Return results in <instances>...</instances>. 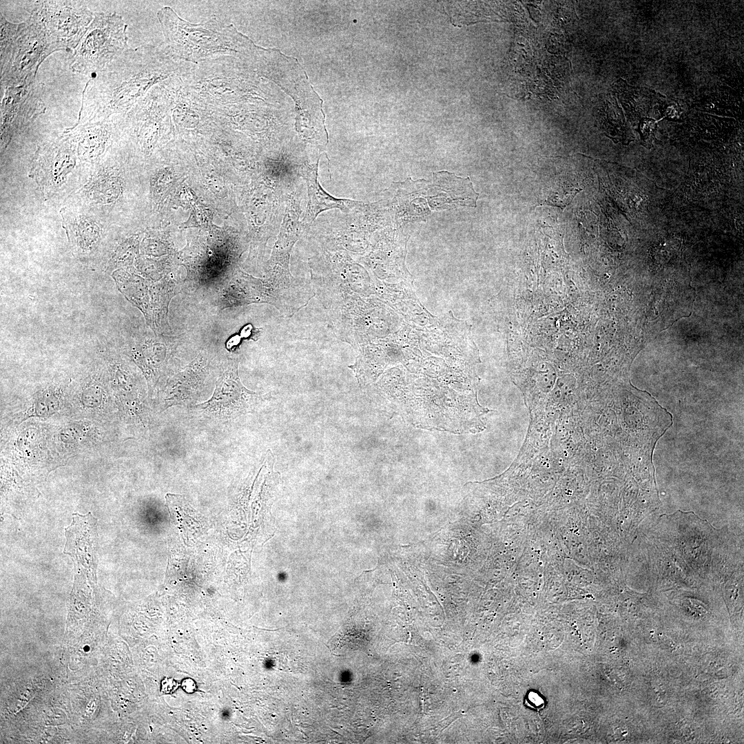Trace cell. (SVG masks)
I'll return each instance as SVG.
<instances>
[{"instance_id": "obj_1", "label": "cell", "mask_w": 744, "mask_h": 744, "mask_svg": "<svg viewBox=\"0 0 744 744\" xmlns=\"http://www.w3.org/2000/svg\"><path fill=\"white\" fill-rule=\"evenodd\" d=\"M191 65L174 59L167 48H127L86 83L79 123L125 114L152 87L185 74Z\"/></svg>"}, {"instance_id": "obj_2", "label": "cell", "mask_w": 744, "mask_h": 744, "mask_svg": "<svg viewBox=\"0 0 744 744\" xmlns=\"http://www.w3.org/2000/svg\"><path fill=\"white\" fill-rule=\"evenodd\" d=\"M167 50L176 60L198 64L210 58L240 54L247 37L233 25H225L216 19L194 24L179 17L170 7L157 12Z\"/></svg>"}, {"instance_id": "obj_3", "label": "cell", "mask_w": 744, "mask_h": 744, "mask_svg": "<svg viewBox=\"0 0 744 744\" xmlns=\"http://www.w3.org/2000/svg\"><path fill=\"white\" fill-rule=\"evenodd\" d=\"M59 50L37 17L30 14L20 23L14 42L0 57L1 85L7 88L34 83L41 63Z\"/></svg>"}, {"instance_id": "obj_4", "label": "cell", "mask_w": 744, "mask_h": 744, "mask_svg": "<svg viewBox=\"0 0 744 744\" xmlns=\"http://www.w3.org/2000/svg\"><path fill=\"white\" fill-rule=\"evenodd\" d=\"M127 24L116 13H96L74 49L71 70L94 74L121 55L127 48Z\"/></svg>"}, {"instance_id": "obj_5", "label": "cell", "mask_w": 744, "mask_h": 744, "mask_svg": "<svg viewBox=\"0 0 744 744\" xmlns=\"http://www.w3.org/2000/svg\"><path fill=\"white\" fill-rule=\"evenodd\" d=\"M116 287L125 298L138 308L146 324L154 333L170 335L169 304L178 287L172 277L154 281L130 269H119L112 274Z\"/></svg>"}, {"instance_id": "obj_6", "label": "cell", "mask_w": 744, "mask_h": 744, "mask_svg": "<svg viewBox=\"0 0 744 744\" xmlns=\"http://www.w3.org/2000/svg\"><path fill=\"white\" fill-rule=\"evenodd\" d=\"M50 38L61 50L75 49L94 14L79 1H40L31 6Z\"/></svg>"}, {"instance_id": "obj_7", "label": "cell", "mask_w": 744, "mask_h": 744, "mask_svg": "<svg viewBox=\"0 0 744 744\" xmlns=\"http://www.w3.org/2000/svg\"><path fill=\"white\" fill-rule=\"evenodd\" d=\"M125 342L124 353L142 369L148 384L155 386L166 376L169 364L184 339L180 335L156 334L147 326L133 332Z\"/></svg>"}, {"instance_id": "obj_8", "label": "cell", "mask_w": 744, "mask_h": 744, "mask_svg": "<svg viewBox=\"0 0 744 744\" xmlns=\"http://www.w3.org/2000/svg\"><path fill=\"white\" fill-rule=\"evenodd\" d=\"M43 94V84L36 81L6 88L1 103V147L44 112Z\"/></svg>"}, {"instance_id": "obj_9", "label": "cell", "mask_w": 744, "mask_h": 744, "mask_svg": "<svg viewBox=\"0 0 744 744\" xmlns=\"http://www.w3.org/2000/svg\"><path fill=\"white\" fill-rule=\"evenodd\" d=\"M238 364V360H230L225 364L211 397L198 408L214 416L230 417L251 411L259 402L260 396L240 382Z\"/></svg>"}, {"instance_id": "obj_10", "label": "cell", "mask_w": 744, "mask_h": 744, "mask_svg": "<svg viewBox=\"0 0 744 744\" xmlns=\"http://www.w3.org/2000/svg\"><path fill=\"white\" fill-rule=\"evenodd\" d=\"M285 291L269 280L256 278L238 270L215 294L219 310L251 303H269L282 311Z\"/></svg>"}, {"instance_id": "obj_11", "label": "cell", "mask_w": 744, "mask_h": 744, "mask_svg": "<svg viewBox=\"0 0 744 744\" xmlns=\"http://www.w3.org/2000/svg\"><path fill=\"white\" fill-rule=\"evenodd\" d=\"M319 157L301 164L298 169L299 174L304 180L308 192V203L302 219L306 229H309L316 217L322 212L339 209L343 213H349L359 202L337 198L328 194L318 181Z\"/></svg>"}, {"instance_id": "obj_12", "label": "cell", "mask_w": 744, "mask_h": 744, "mask_svg": "<svg viewBox=\"0 0 744 744\" xmlns=\"http://www.w3.org/2000/svg\"><path fill=\"white\" fill-rule=\"evenodd\" d=\"M116 116L95 121L78 124L66 134L77 148L79 156L83 160L95 159L107 149L112 127Z\"/></svg>"}, {"instance_id": "obj_13", "label": "cell", "mask_w": 744, "mask_h": 744, "mask_svg": "<svg viewBox=\"0 0 744 744\" xmlns=\"http://www.w3.org/2000/svg\"><path fill=\"white\" fill-rule=\"evenodd\" d=\"M209 365L207 353L203 351L183 370L172 376L165 386L168 400L180 402L196 394L208 374Z\"/></svg>"}, {"instance_id": "obj_14", "label": "cell", "mask_w": 744, "mask_h": 744, "mask_svg": "<svg viewBox=\"0 0 744 744\" xmlns=\"http://www.w3.org/2000/svg\"><path fill=\"white\" fill-rule=\"evenodd\" d=\"M65 223L69 242L76 256L90 260L99 254L103 245V234L96 223L84 217L70 218Z\"/></svg>"}, {"instance_id": "obj_15", "label": "cell", "mask_w": 744, "mask_h": 744, "mask_svg": "<svg viewBox=\"0 0 744 744\" xmlns=\"http://www.w3.org/2000/svg\"><path fill=\"white\" fill-rule=\"evenodd\" d=\"M617 83L618 95L628 119L638 124L656 103L657 92L644 87L630 85L623 79H619Z\"/></svg>"}, {"instance_id": "obj_16", "label": "cell", "mask_w": 744, "mask_h": 744, "mask_svg": "<svg viewBox=\"0 0 744 744\" xmlns=\"http://www.w3.org/2000/svg\"><path fill=\"white\" fill-rule=\"evenodd\" d=\"M656 103L661 119L670 121L682 122L688 115V105L683 99L657 94Z\"/></svg>"}, {"instance_id": "obj_17", "label": "cell", "mask_w": 744, "mask_h": 744, "mask_svg": "<svg viewBox=\"0 0 744 744\" xmlns=\"http://www.w3.org/2000/svg\"><path fill=\"white\" fill-rule=\"evenodd\" d=\"M659 121L652 118L643 117L637 124L636 130L640 134L641 143L648 149H650L652 147Z\"/></svg>"}, {"instance_id": "obj_18", "label": "cell", "mask_w": 744, "mask_h": 744, "mask_svg": "<svg viewBox=\"0 0 744 744\" xmlns=\"http://www.w3.org/2000/svg\"><path fill=\"white\" fill-rule=\"evenodd\" d=\"M526 704L539 711L544 707V701L537 692H530L526 699Z\"/></svg>"}, {"instance_id": "obj_19", "label": "cell", "mask_w": 744, "mask_h": 744, "mask_svg": "<svg viewBox=\"0 0 744 744\" xmlns=\"http://www.w3.org/2000/svg\"><path fill=\"white\" fill-rule=\"evenodd\" d=\"M178 687V683L172 679H165L162 681V691L164 693H171Z\"/></svg>"}, {"instance_id": "obj_20", "label": "cell", "mask_w": 744, "mask_h": 744, "mask_svg": "<svg viewBox=\"0 0 744 744\" xmlns=\"http://www.w3.org/2000/svg\"><path fill=\"white\" fill-rule=\"evenodd\" d=\"M182 688L185 692L192 693L196 690V684L194 680L186 679L182 682Z\"/></svg>"}]
</instances>
